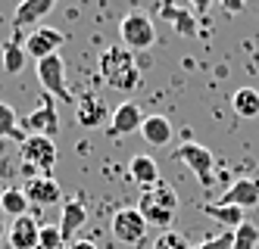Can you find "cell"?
Wrapping results in <instances>:
<instances>
[{
	"instance_id": "1",
	"label": "cell",
	"mask_w": 259,
	"mask_h": 249,
	"mask_svg": "<svg viewBox=\"0 0 259 249\" xmlns=\"http://www.w3.org/2000/svg\"><path fill=\"white\" fill-rule=\"evenodd\" d=\"M100 75H103V81L113 87V90H135L141 84V69L135 63V53L128 50V47H106L103 56H100Z\"/></svg>"
},
{
	"instance_id": "2",
	"label": "cell",
	"mask_w": 259,
	"mask_h": 249,
	"mask_svg": "<svg viewBox=\"0 0 259 249\" xmlns=\"http://www.w3.org/2000/svg\"><path fill=\"white\" fill-rule=\"evenodd\" d=\"M175 209H178V196H175V190L169 184H153V187H147L141 200H138V212L147 218V224L150 227H162V231H169V224L175 218Z\"/></svg>"
},
{
	"instance_id": "3",
	"label": "cell",
	"mask_w": 259,
	"mask_h": 249,
	"mask_svg": "<svg viewBox=\"0 0 259 249\" xmlns=\"http://www.w3.org/2000/svg\"><path fill=\"white\" fill-rule=\"evenodd\" d=\"M119 34H122V47H128L132 53L135 50H150L156 44V25H153V19L141 10L122 16Z\"/></svg>"
},
{
	"instance_id": "4",
	"label": "cell",
	"mask_w": 259,
	"mask_h": 249,
	"mask_svg": "<svg viewBox=\"0 0 259 249\" xmlns=\"http://www.w3.org/2000/svg\"><path fill=\"white\" fill-rule=\"evenodd\" d=\"M22 162H25L28 171H38V178H50L53 165H57V143L50 137L28 134L22 140Z\"/></svg>"
},
{
	"instance_id": "5",
	"label": "cell",
	"mask_w": 259,
	"mask_h": 249,
	"mask_svg": "<svg viewBox=\"0 0 259 249\" xmlns=\"http://www.w3.org/2000/svg\"><path fill=\"white\" fill-rule=\"evenodd\" d=\"M175 159L188 165L194 175L200 178L203 187H212V184H215V175H212V171H215V159H212V150H209V146L188 140V143H181V146L175 150Z\"/></svg>"
},
{
	"instance_id": "6",
	"label": "cell",
	"mask_w": 259,
	"mask_h": 249,
	"mask_svg": "<svg viewBox=\"0 0 259 249\" xmlns=\"http://www.w3.org/2000/svg\"><path fill=\"white\" fill-rule=\"evenodd\" d=\"M38 81H41V87H44L47 97L63 100V103H72V90L66 84V63H63L60 53H53V56H47V60L38 63Z\"/></svg>"
},
{
	"instance_id": "7",
	"label": "cell",
	"mask_w": 259,
	"mask_h": 249,
	"mask_svg": "<svg viewBox=\"0 0 259 249\" xmlns=\"http://www.w3.org/2000/svg\"><path fill=\"white\" fill-rule=\"evenodd\" d=\"M113 237L119 240V243H125V246H135V243H141L144 237H147V218L138 212V206H128V209H119V212L113 215Z\"/></svg>"
},
{
	"instance_id": "8",
	"label": "cell",
	"mask_w": 259,
	"mask_h": 249,
	"mask_svg": "<svg viewBox=\"0 0 259 249\" xmlns=\"http://www.w3.org/2000/svg\"><path fill=\"white\" fill-rule=\"evenodd\" d=\"M22 128L28 131V134H38V137H57V131H60V116H57V100L53 97H47L44 93V103L34 109V112H28V116L22 119Z\"/></svg>"
},
{
	"instance_id": "9",
	"label": "cell",
	"mask_w": 259,
	"mask_h": 249,
	"mask_svg": "<svg viewBox=\"0 0 259 249\" xmlns=\"http://www.w3.org/2000/svg\"><path fill=\"white\" fill-rule=\"evenodd\" d=\"M66 44V34L57 31V28H50V25H38L28 37H25V53L34 56V60H47V56H53L60 47Z\"/></svg>"
},
{
	"instance_id": "10",
	"label": "cell",
	"mask_w": 259,
	"mask_h": 249,
	"mask_svg": "<svg viewBox=\"0 0 259 249\" xmlns=\"http://www.w3.org/2000/svg\"><path fill=\"white\" fill-rule=\"evenodd\" d=\"M144 112H141V106L138 103H132V100H125V103H119L116 109H113V116H109V128H106V134L109 137H125V134H141V125H144Z\"/></svg>"
},
{
	"instance_id": "11",
	"label": "cell",
	"mask_w": 259,
	"mask_h": 249,
	"mask_svg": "<svg viewBox=\"0 0 259 249\" xmlns=\"http://www.w3.org/2000/svg\"><path fill=\"white\" fill-rule=\"evenodd\" d=\"M7 240H10V249H41V224L31 215L13 218Z\"/></svg>"
},
{
	"instance_id": "12",
	"label": "cell",
	"mask_w": 259,
	"mask_h": 249,
	"mask_svg": "<svg viewBox=\"0 0 259 249\" xmlns=\"http://www.w3.org/2000/svg\"><path fill=\"white\" fill-rule=\"evenodd\" d=\"M222 206H237V209H253L259 206V178H240L234 181L225 193H222V200H215Z\"/></svg>"
},
{
	"instance_id": "13",
	"label": "cell",
	"mask_w": 259,
	"mask_h": 249,
	"mask_svg": "<svg viewBox=\"0 0 259 249\" xmlns=\"http://www.w3.org/2000/svg\"><path fill=\"white\" fill-rule=\"evenodd\" d=\"M25 196H28V203L53 206V203L63 200V190H60V184L53 181V178H38V175H31L28 184H25Z\"/></svg>"
},
{
	"instance_id": "14",
	"label": "cell",
	"mask_w": 259,
	"mask_h": 249,
	"mask_svg": "<svg viewBox=\"0 0 259 249\" xmlns=\"http://www.w3.org/2000/svg\"><path fill=\"white\" fill-rule=\"evenodd\" d=\"M75 116H78V122L84 128H97V125L106 122L109 109H106V103L97 97V93H84L81 100H75Z\"/></svg>"
},
{
	"instance_id": "15",
	"label": "cell",
	"mask_w": 259,
	"mask_h": 249,
	"mask_svg": "<svg viewBox=\"0 0 259 249\" xmlns=\"http://www.w3.org/2000/svg\"><path fill=\"white\" fill-rule=\"evenodd\" d=\"M84 221H88V206L81 200H66L63 203V215H60V234H63V240L69 243L72 234H75Z\"/></svg>"
},
{
	"instance_id": "16",
	"label": "cell",
	"mask_w": 259,
	"mask_h": 249,
	"mask_svg": "<svg viewBox=\"0 0 259 249\" xmlns=\"http://www.w3.org/2000/svg\"><path fill=\"white\" fill-rule=\"evenodd\" d=\"M172 122L165 119V116H147L144 125H141V137L150 143V146H165V143H172Z\"/></svg>"
},
{
	"instance_id": "17",
	"label": "cell",
	"mask_w": 259,
	"mask_h": 249,
	"mask_svg": "<svg viewBox=\"0 0 259 249\" xmlns=\"http://www.w3.org/2000/svg\"><path fill=\"white\" fill-rule=\"evenodd\" d=\"M50 10H53V0H22V4L16 7L13 25H16V28H22V25H38V19H44Z\"/></svg>"
},
{
	"instance_id": "18",
	"label": "cell",
	"mask_w": 259,
	"mask_h": 249,
	"mask_svg": "<svg viewBox=\"0 0 259 249\" xmlns=\"http://www.w3.org/2000/svg\"><path fill=\"white\" fill-rule=\"evenodd\" d=\"M128 175H132V181L141 184L144 190L159 184V168H156V162L150 156H135L132 162H128Z\"/></svg>"
},
{
	"instance_id": "19",
	"label": "cell",
	"mask_w": 259,
	"mask_h": 249,
	"mask_svg": "<svg viewBox=\"0 0 259 249\" xmlns=\"http://www.w3.org/2000/svg\"><path fill=\"white\" fill-rule=\"evenodd\" d=\"M203 215H209L212 221L225 224L228 231H234V227L244 224V209L237 206H222V203H203Z\"/></svg>"
},
{
	"instance_id": "20",
	"label": "cell",
	"mask_w": 259,
	"mask_h": 249,
	"mask_svg": "<svg viewBox=\"0 0 259 249\" xmlns=\"http://www.w3.org/2000/svg\"><path fill=\"white\" fill-rule=\"evenodd\" d=\"M231 109L240 119H256L259 116V90L256 87H237L231 97Z\"/></svg>"
},
{
	"instance_id": "21",
	"label": "cell",
	"mask_w": 259,
	"mask_h": 249,
	"mask_svg": "<svg viewBox=\"0 0 259 249\" xmlns=\"http://www.w3.org/2000/svg\"><path fill=\"white\" fill-rule=\"evenodd\" d=\"M0 212L13 215V218L28 215V196H25V190H16V187L4 190V193H0Z\"/></svg>"
},
{
	"instance_id": "22",
	"label": "cell",
	"mask_w": 259,
	"mask_h": 249,
	"mask_svg": "<svg viewBox=\"0 0 259 249\" xmlns=\"http://www.w3.org/2000/svg\"><path fill=\"white\" fill-rule=\"evenodd\" d=\"M25 44H19L16 37H10V41L4 44V72L7 75H19L22 66H25Z\"/></svg>"
},
{
	"instance_id": "23",
	"label": "cell",
	"mask_w": 259,
	"mask_h": 249,
	"mask_svg": "<svg viewBox=\"0 0 259 249\" xmlns=\"http://www.w3.org/2000/svg\"><path fill=\"white\" fill-rule=\"evenodd\" d=\"M0 137H16V140H25L22 137V128H19V116L10 103H0Z\"/></svg>"
},
{
	"instance_id": "24",
	"label": "cell",
	"mask_w": 259,
	"mask_h": 249,
	"mask_svg": "<svg viewBox=\"0 0 259 249\" xmlns=\"http://www.w3.org/2000/svg\"><path fill=\"white\" fill-rule=\"evenodd\" d=\"M231 234H234V249H256L259 246V227L253 221H244Z\"/></svg>"
},
{
	"instance_id": "25",
	"label": "cell",
	"mask_w": 259,
	"mask_h": 249,
	"mask_svg": "<svg viewBox=\"0 0 259 249\" xmlns=\"http://www.w3.org/2000/svg\"><path fill=\"white\" fill-rule=\"evenodd\" d=\"M162 16H169V19H175V28L181 31V34H197V22L188 16V10L184 7H162Z\"/></svg>"
},
{
	"instance_id": "26",
	"label": "cell",
	"mask_w": 259,
	"mask_h": 249,
	"mask_svg": "<svg viewBox=\"0 0 259 249\" xmlns=\"http://www.w3.org/2000/svg\"><path fill=\"white\" fill-rule=\"evenodd\" d=\"M153 249H194V246L184 240L178 231H172V227H169V231H159V237L153 240Z\"/></svg>"
},
{
	"instance_id": "27",
	"label": "cell",
	"mask_w": 259,
	"mask_h": 249,
	"mask_svg": "<svg viewBox=\"0 0 259 249\" xmlns=\"http://www.w3.org/2000/svg\"><path fill=\"white\" fill-rule=\"evenodd\" d=\"M63 243L60 224H41V249H63Z\"/></svg>"
},
{
	"instance_id": "28",
	"label": "cell",
	"mask_w": 259,
	"mask_h": 249,
	"mask_svg": "<svg viewBox=\"0 0 259 249\" xmlns=\"http://www.w3.org/2000/svg\"><path fill=\"white\" fill-rule=\"evenodd\" d=\"M194 249H234V234L225 231V234H219V237H209V240L197 243Z\"/></svg>"
},
{
	"instance_id": "29",
	"label": "cell",
	"mask_w": 259,
	"mask_h": 249,
	"mask_svg": "<svg viewBox=\"0 0 259 249\" xmlns=\"http://www.w3.org/2000/svg\"><path fill=\"white\" fill-rule=\"evenodd\" d=\"M69 249H100V246H97L94 240H75V243H72Z\"/></svg>"
},
{
	"instance_id": "30",
	"label": "cell",
	"mask_w": 259,
	"mask_h": 249,
	"mask_svg": "<svg viewBox=\"0 0 259 249\" xmlns=\"http://www.w3.org/2000/svg\"><path fill=\"white\" fill-rule=\"evenodd\" d=\"M222 7H225L228 13H240V10H244V4H240V0H225Z\"/></svg>"
},
{
	"instance_id": "31",
	"label": "cell",
	"mask_w": 259,
	"mask_h": 249,
	"mask_svg": "<svg viewBox=\"0 0 259 249\" xmlns=\"http://www.w3.org/2000/svg\"><path fill=\"white\" fill-rule=\"evenodd\" d=\"M4 218H7V215H4V212H0V237H4V234L10 231V227H7V221H4Z\"/></svg>"
}]
</instances>
